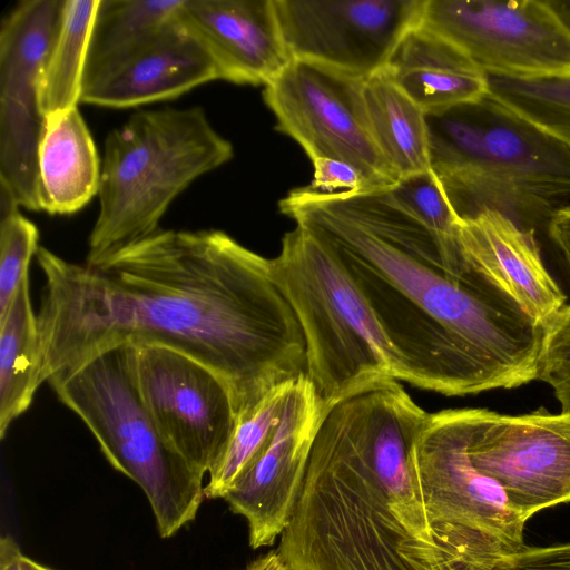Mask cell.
<instances>
[{
	"label": "cell",
	"instance_id": "6da1fadb",
	"mask_svg": "<svg viewBox=\"0 0 570 570\" xmlns=\"http://www.w3.org/2000/svg\"><path fill=\"white\" fill-rule=\"evenodd\" d=\"M36 257L41 383L127 341L159 344L215 372L239 421L306 372L304 335L269 258L223 230L159 228L95 264L42 246Z\"/></svg>",
	"mask_w": 570,
	"mask_h": 570
},
{
	"label": "cell",
	"instance_id": "7a4b0ae2",
	"mask_svg": "<svg viewBox=\"0 0 570 570\" xmlns=\"http://www.w3.org/2000/svg\"><path fill=\"white\" fill-rule=\"evenodd\" d=\"M385 190L301 187L278 206L345 267L393 352L397 381L449 396L534 381L543 325Z\"/></svg>",
	"mask_w": 570,
	"mask_h": 570
},
{
	"label": "cell",
	"instance_id": "3957f363",
	"mask_svg": "<svg viewBox=\"0 0 570 570\" xmlns=\"http://www.w3.org/2000/svg\"><path fill=\"white\" fill-rule=\"evenodd\" d=\"M428 413L396 380L333 404L276 548L298 570H443L411 459Z\"/></svg>",
	"mask_w": 570,
	"mask_h": 570
},
{
	"label": "cell",
	"instance_id": "277c9868",
	"mask_svg": "<svg viewBox=\"0 0 570 570\" xmlns=\"http://www.w3.org/2000/svg\"><path fill=\"white\" fill-rule=\"evenodd\" d=\"M426 124L431 169L459 218L492 209L534 230L570 206V147L488 95Z\"/></svg>",
	"mask_w": 570,
	"mask_h": 570
},
{
	"label": "cell",
	"instance_id": "5b68a950",
	"mask_svg": "<svg viewBox=\"0 0 570 570\" xmlns=\"http://www.w3.org/2000/svg\"><path fill=\"white\" fill-rule=\"evenodd\" d=\"M234 149L200 107L138 111L105 141L99 213L86 264L159 229L173 200Z\"/></svg>",
	"mask_w": 570,
	"mask_h": 570
},
{
	"label": "cell",
	"instance_id": "8992f818",
	"mask_svg": "<svg viewBox=\"0 0 570 570\" xmlns=\"http://www.w3.org/2000/svg\"><path fill=\"white\" fill-rule=\"evenodd\" d=\"M47 382L91 431L111 466L142 490L161 538L196 518L205 475L157 428L138 386L131 342L105 348Z\"/></svg>",
	"mask_w": 570,
	"mask_h": 570
},
{
	"label": "cell",
	"instance_id": "52a82bcc",
	"mask_svg": "<svg viewBox=\"0 0 570 570\" xmlns=\"http://www.w3.org/2000/svg\"><path fill=\"white\" fill-rule=\"evenodd\" d=\"M306 346L305 375L332 406L382 380H396L393 352L365 298L333 250L296 226L269 258Z\"/></svg>",
	"mask_w": 570,
	"mask_h": 570
},
{
	"label": "cell",
	"instance_id": "ba28073f",
	"mask_svg": "<svg viewBox=\"0 0 570 570\" xmlns=\"http://www.w3.org/2000/svg\"><path fill=\"white\" fill-rule=\"evenodd\" d=\"M468 409L428 413L412 470L443 570H487L522 546L527 520L466 451Z\"/></svg>",
	"mask_w": 570,
	"mask_h": 570
},
{
	"label": "cell",
	"instance_id": "9c48e42d",
	"mask_svg": "<svg viewBox=\"0 0 570 570\" xmlns=\"http://www.w3.org/2000/svg\"><path fill=\"white\" fill-rule=\"evenodd\" d=\"M365 78L305 60L291 62L263 97L275 129L293 138L309 159L347 163L363 176L367 191L392 187L399 178L373 139L363 100Z\"/></svg>",
	"mask_w": 570,
	"mask_h": 570
},
{
	"label": "cell",
	"instance_id": "30bf717a",
	"mask_svg": "<svg viewBox=\"0 0 570 570\" xmlns=\"http://www.w3.org/2000/svg\"><path fill=\"white\" fill-rule=\"evenodd\" d=\"M421 22L485 75L570 71V31L549 1L425 0Z\"/></svg>",
	"mask_w": 570,
	"mask_h": 570
},
{
	"label": "cell",
	"instance_id": "8fae6325",
	"mask_svg": "<svg viewBox=\"0 0 570 570\" xmlns=\"http://www.w3.org/2000/svg\"><path fill=\"white\" fill-rule=\"evenodd\" d=\"M466 451L524 520L570 501V413L468 409Z\"/></svg>",
	"mask_w": 570,
	"mask_h": 570
},
{
	"label": "cell",
	"instance_id": "7c38bea8",
	"mask_svg": "<svg viewBox=\"0 0 570 570\" xmlns=\"http://www.w3.org/2000/svg\"><path fill=\"white\" fill-rule=\"evenodd\" d=\"M62 7L63 0H22L0 28V181L29 210H41L38 147L45 118L39 80Z\"/></svg>",
	"mask_w": 570,
	"mask_h": 570
},
{
	"label": "cell",
	"instance_id": "4fadbf2b",
	"mask_svg": "<svg viewBox=\"0 0 570 570\" xmlns=\"http://www.w3.org/2000/svg\"><path fill=\"white\" fill-rule=\"evenodd\" d=\"M131 343L138 386L157 428L195 470L209 475L238 423L228 386L186 354L159 344Z\"/></svg>",
	"mask_w": 570,
	"mask_h": 570
},
{
	"label": "cell",
	"instance_id": "5bb4252c",
	"mask_svg": "<svg viewBox=\"0 0 570 570\" xmlns=\"http://www.w3.org/2000/svg\"><path fill=\"white\" fill-rule=\"evenodd\" d=\"M425 0H274L292 60L367 78L421 22Z\"/></svg>",
	"mask_w": 570,
	"mask_h": 570
},
{
	"label": "cell",
	"instance_id": "9a60e30c",
	"mask_svg": "<svg viewBox=\"0 0 570 570\" xmlns=\"http://www.w3.org/2000/svg\"><path fill=\"white\" fill-rule=\"evenodd\" d=\"M330 407L305 374L296 379L274 436L223 498L232 512L246 520L250 548L271 546L283 532Z\"/></svg>",
	"mask_w": 570,
	"mask_h": 570
},
{
	"label": "cell",
	"instance_id": "2e32d148",
	"mask_svg": "<svg viewBox=\"0 0 570 570\" xmlns=\"http://www.w3.org/2000/svg\"><path fill=\"white\" fill-rule=\"evenodd\" d=\"M179 20L212 57L220 80L266 86L292 60L274 0H184Z\"/></svg>",
	"mask_w": 570,
	"mask_h": 570
},
{
	"label": "cell",
	"instance_id": "e0dca14e",
	"mask_svg": "<svg viewBox=\"0 0 570 570\" xmlns=\"http://www.w3.org/2000/svg\"><path fill=\"white\" fill-rule=\"evenodd\" d=\"M215 80L220 77L214 60L178 14L159 36L86 81L80 102L132 108L174 99Z\"/></svg>",
	"mask_w": 570,
	"mask_h": 570
},
{
	"label": "cell",
	"instance_id": "ac0fdd59",
	"mask_svg": "<svg viewBox=\"0 0 570 570\" xmlns=\"http://www.w3.org/2000/svg\"><path fill=\"white\" fill-rule=\"evenodd\" d=\"M456 239L463 257L543 325L567 296L546 268L533 229L485 209L460 218Z\"/></svg>",
	"mask_w": 570,
	"mask_h": 570
},
{
	"label": "cell",
	"instance_id": "d6986e66",
	"mask_svg": "<svg viewBox=\"0 0 570 570\" xmlns=\"http://www.w3.org/2000/svg\"><path fill=\"white\" fill-rule=\"evenodd\" d=\"M383 71L425 114L478 102L488 95L487 75L422 22L401 38Z\"/></svg>",
	"mask_w": 570,
	"mask_h": 570
},
{
	"label": "cell",
	"instance_id": "ffe728a7",
	"mask_svg": "<svg viewBox=\"0 0 570 570\" xmlns=\"http://www.w3.org/2000/svg\"><path fill=\"white\" fill-rule=\"evenodd\" d=\"M101 163L78 109L45 117L38 147L41 210L70 215L99 193Z\"/></svg>",
	"mask_w": 570,
	"mask_h": 570
},
{
	"label": "cell",
	"instance_id": "44dd1931",
	"mask_svg": "<svg viewBox=\"0 0 570 570\" xmlns=\"http://www.w3.org/2000/svg\"><path fill=\"white\" fill-rule=\"evenodd\" d=\"M363 100L373 139L400 179L431 169L426 114L382 70L364 79Z\"/></svg>",
	"mask_w": 570,
	"mask_h": 570
},
{
	"label": "cell",
	"instance_id": "7402d4cb",
	"mask_svg": "<svg viewBox=\"0 0 570 570\" xmlns=\"http://www.w3.org/2000/svg\"><path fill=\"white\" fill-rule=\"evenodd\" d=\"M41 352L37 314L29 291V274L21 281L0 317V436L26 412L40 381Z\"/></svg>",
	"mask_w": 570,
	"mask_h": 570
},
{
	"label": "cell",
	"instance_id": "603a6c76",
	"mask_svg": "<svg viewBox=\"0 0 570 570\" xmlns=\"http://www.w3.org/2000/svg\"><path fill=\"white\" fill-rule=\"evenodd\" d=\"M183 2L184 0H99L87 52L83 83L174 24L178 20Z\"/></svg>",
	"mask_w": 570,
	"mask_h": 570
},
{
	"label": "cell",
	"instance_id": "cb8c5ba5",
	"mask_svg": "<svg viewBox=\"0 0 570 570\" xmlns=\"http://www.w3.org/2000/svg\"><path fill=\"white\" fill-rule=\"evenodd\" d=\"M99 0H63L60 24L39 80L45 117L78 107L87 52Z\"/></svg>",
	"mask_w": 570,
	"mask_h": 570
},
{
	"label": "cell",
	"instance_id": "d4e9b609",
	"mask_svg": "<svg viewBox=\"0 0 570 570\" xmlns=\"http://www.w3.org/2000/svg\"><path fill=\"white\" fill-rule=\"evenodd\" d=\"M488 96L570 147V71L532 78L487 75Z\"/></svg>",
	"mask_w": 570,
	"mask_h": 570
},
{
	"label": "cell",
	"instance_id": "484cf974",
	"mask_svg": "<svg viewBox=\"0 0 570 570\" xmlns=\"http://www.w3.org/2000/svg\"><path fill=\"white\" fill-rule=\"evenodd\" d=\"M295 381L274 389L238 421L222 462L208 475L205 498L223 499L267 446L281 424Z\"/></svg>",
	"mask_w": 570,
	"mask_h": 570
},
{
	"label": "cell",
	"instance_id": "4316f807",
	"mask_svg": "<svg viewBox=\"0 0 570 570\" xmlns=\"http://www.w3.org/2000/svg\"><path fill=\"white\" fill-rule=\"evenodd\" d=\"M385 193L397 208L432 233L452 257H463L456 239L460 218L432 169L401 177Z\"/></svg>",
	"mask_w": 570,
	"mask_h": 570
},
{
	"label": "cell",
	"instance_id": "83f0119b",
	"mask_svg": "<svg viewBox=\"0 0 570 570\" xmlns=\"http://www.w3.org/2000/svg\"><path fill=\"white\" fill-rule=\"evenodd\" d=\"M17 199L0 194V317L8 309L38 252L37 226L19 212Z\"/></svg>",
	"mask_w": 570,
	"mask_h": 570
},
{
	"label": "cell",
	"instance_id": "f1b7e54d",
	"mask_svg": "<svg viewBox=\"0 0 570 570\" xmlns=\"http://www.w3.org/2000/svg\"><path fill=\"white\" fill-rule=\"evenodd\" d=\"M535 380L552 389L561 412L570 413V304L543 324Z\"/></svg>",
	"mask_w": 570,
	"mask_h": 570
},
{
	"label": "cell",
	"instance_id": "f546056e",
	"mask_svg": "<svg viewBox=\"0 0 570 570\" xmlns=\"http://www.w3.org/2000/svg\"><path fill=\"white\" fill-rule=\"evenodd\" d=\"M487 570H570V543L520 549L497 559Z\"/></svg>",
	"mask_w": 570,
	"mask_h": 570
},
{
	"label": "cell",
	"instance_id": "4dcf8cb0",
	"mask_svg": "<svg viewBox=\"0 0 570 570\" xmlns=\"http://www.w3.org/2000/svg\"><path fill=\"white\" fill-rule=\"evenodd\" d=\"M312 164L314 173L311 188L325 194L367 191L363 176L352 165L331 158H318Z\"/></svg>",
	"mask_w": 570,
	"mask_h": 570
},
{
	"label": "cell",
	"instance_id": "1f68e13d",
	"mask_svg": "<svg viewBox=\"0 0 570 570\" xmlns=\"http://www.w3.org/2000/svg\"><path fill=\"white\" fill-rule=\"evenodd\" d=\"M547 229L570 269V206L557 212L549 220Z\"/></svg>",
	"mask_w": 570,
	"mask_h": 570
},
{
	"label": "cell",
	"instance_id": "d6a6232c",
	"mask_svg": "<svg viewBox=\"0 0 570 570\" xmlns=\"http://www.w3.org/2000/svg\"><path fill=\"white\" fill-rule=\"evenodd\" d=\"M28 557L9 534L0 539V570H29Z\"/></svg>",
	"mask_w": 570,
	"mask_h": 570
},
{
	"label": "cell",
	"instance_id": "836d02e7",
	"mask_svg": "<svg viewBox=\"0 0 570 570\" xmlns=\"http://www.w3.org/2000/svg\"><path fill=\"white\" fill-rule=\"evenodd\" d=\"M243 570H298L291 566L277 549L269 550L250 561Z\"/></svg>",
	"mask_w": 570,
	"mask_h": 570
},
{
	"label": "cell",
	"instance_id": "e575fe53",
	"mask_svg": "<svg viewBox=\"0 0 570 570\" xmlns=\"http://www.w3.org/2000/svg\"><path fill=\"white\" fill-rule=\"evenodd\" d=\"M549 3L570 31V1H549Z\"/></svg>",
	"mask_w": 570,
	"mask_h": 570
},
{
	"label": "cell",
	"instance_id": "d590c367",
	"mask_svg": "<svg viewBox=\"0 0 570 570\" xmlns=\"http://www.w3.org/2000/svg\"><path fill=\"white\" fill-rule=\"evenodd\" d=\"M27 562H28L29 570H52V569H50L30 558H28Z\"/></svg>",
	"mask_w": 570,
	"mask_h": 570
}]
</instances>
